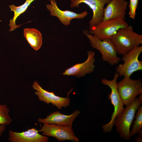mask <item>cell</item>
<instances>
[{
    "instance_id": "obj_1",
    "label": "cell",
    "mask_w": 142,
    "mask_h": 142,
    "mask_svg": "<svg viewBox=\"0 0 142 142\" xmlns=\"http://www.w3.org/2000/svg\"><path fill=\"white\" fill-rule=\"evenodd\" d=\"M117 54L123 55L142 44V35L134 31L129 25L119 29L110 39Z\"/></svg>"
},
{
    "instance_id": "obj_2",
    "label": "cell",
    "mask_w": 142,
    "mask_h": 142,
    "mask_svg": "<svg viewBox=\"0 0 142 142\" xmlns=\"http://www.w3.org/2000/svg\"><path fill=\"white\" fill-rule=\"evenodd\" d=\"M142 103V95L136 97L129 105L126 106L115 119L114 125L120 137L124 140L131 139L130 128L137 109Z\"/></svg>"
},
{
    "instance_id": "obj_3",
    "label": "cell",
    "mask_w": 142,
    "mask_h": 142,
    "mask_svg": "<svg viewBox=\"0 0 142 142\" xmlns=\"http://www.w3.org/2000/svg\"><path fill=\"white\" fill-rule=\"evenodd\" d=\"M89 40L91 46L97 49L102 55V60L107 62L111 65L118 63L121 59L117 56V53L115 46L110 39L100 40L92 34L87 30L83 31Z\"/></svg>"
},
{
    "instance_id": "obj_4",
    "label": "cell",
    "mask_w": 142,
    "mask_h": 142,
    "mask_svg": "<svg viewBox=\"0 0 142 142\" xmlns=\"http://www.w3.org/2000/svg\"><path fill=\"white\" fill-rule=\"evenodd\" d=\"M119 76L117 73H115L113 79L109 80L103 78L101 80L102 83L108 86L111 89V93L108 95V98L110 100L111 104L114 106V111L112 114L111 119L108 123L103 124L102 128L105 133H110L114 125L115 119L124 109V105L119 95L117 87V80Z\"/></svg>"
},
{
    "instance_id": "obj_5",
    "label": "cell",
    "mask_w": 142,
    "mask_h": 142,
    "mask_svg": "<svg viewBox=\"0 0 142 142\" xmlns=\"http://www.w3.org/2000/svg\"><path fill=\"white\" fill-rule=\"evenodd\" d=\"M118 91L124 104L127 106L132 102L136 97L142 94L141 79H133L130 77H124L117 83Z\"/></svg>"
},
{
    "instance_id": "obj_6",
    "label": "cell",
    "mask_w": 142,
    "mask_h": 142,
    "mask_svg": "<svg viewBox=\"0 0 142 142\" xmlns=\"http://www.w3.org/2000/svg\"><path fill=\"white\" fill-rule=\"evenodd\" d=\"M142 51V46H139L123 55V63L116 68V72L119 76L130 77L134 72L142 70V61L138 58Z\"/></svg>"
},
{
    "instance_id": "obj_7",
    "label": "cell",
    "mask_w": 142,
    "mask_h": 142,
    "mask_svg": "<svg viewBox=\"0 0 142 142\" xmlns=\"http://www.w3.org/2000/svg\"><path fill=\"white\" fill-rule=\"evenodd\" d=\"M128 25L125 19L120 18H115L102 21L90 30L89 32L90 34L102 40L110 39L119 29Z\"/></svg>"
},
{
    "instance_id": "obj_8",
    "label": "cell",
    "mask_w": 142,
    "mask_h": 142,
    "mask_svg": "<svg viewBox=\"0 0 142 142\" xmlns=\"http://www.w3.org/2000/svg\"><path fill=\"white\" fill-rule=\"evenodd\" d=\"M39 132L43 135L53 137L59 141L68 140L78 142L79 139L75 136L72 127L62 126L54 124L44 123Z\"/></svg>"
},
{
    "instance_id": "obj_9",
    "label": "cell",
    "mask_w": 142,
    "mask_h": 142,
    "mask_svg": "<svg viewBox=\"0 0 142 142\" xmlns=\"http://www.w3.org/2000/svg\"><path fill=\"white\" fill-rule=\"evenodd\" d=\"M32 87L36 90L34 94L37 96L39 101L47 104L51 103L60 109H61L62 107H67L70 104V100L69 95L73 88L67 93V97H62L56 95L53 92H49L44 90L37 81L34 82Z\"/></svg>"
},
{
    "instance_id": "obj_10",
    "label": "cell",
    "mask_w": 142,
    "mask_h": 142,
    "mask_svg": "<svg viewBox=\"0 0 142 142\" xmlns=\"http://www.w3.org/2000/svg\"><path fill=\"white\" fill-rule=\"evenodd\" d=\"M111 0H71V8L79 7V4L84 3L92 10L93 15L89 22V30L96 26L102 21L104 7Z\"/></svg>"
},
{
    "instance_id": "obj_11",
    "label": "cell",
    "mask_w": 142,
    "mask_h": 142,
    "mask_svg": "<svg viewBox=\"0 0 142 142\" xmlns=\"http://www.w3.org/2000/svg\"><path fill=\"white\" fill-rule=\"evenodd\" d=\"M88 57L84 62L77 64L66 70L63 73L64 75L75 76L78 78L83 77L86 74L90 73L94 71L95 66V52L88 51Z\"/></svg>"
},
{
    "instance_id": "obj_12",
    "label": "cell",
    "mask_w": 142,
    "mask_h": 142,
    "mask_svg": "<svg viewBox=\"0 0 142 142\" xmlns=\"http://www.w3.org/2000/svg\"><path fill=\"white\" fill-rule=\"evenodd\" d=\"M50 4H46V7L49 11L50 15L57 17L61 22L65 26L70 25L72 19H83L88 14V12L86 11L80 13H77L68 10L62 11L58 7L55 0H50Z\"/></svg>"
},
{
    "instance_id": "obj_13",
    "label": "cell",
    "mask_w": 142,
    "mask_h": 142,
    "mask_svg": "<svg viewBox=\"0 0 142 142\" xmlns=\"http://www.w3.org/2000/svg\"><path fill=\"white\" fill-rule=\"evenodd\" d=\"M39 132L34 128L21 132L9 130L8 140L11 142H47L48 137L40 134Z\"/></svg>"
},
{
    "instance_id": "obj_14",
    "label": "cell",
    "mask_w": 142,
    "mask_h": 142,
    "mask_svg": "<svg viewBox=\"0 0 142 142\" xmlns=\"http://www.w3.org/2000/svg\"><path fill=\"white\" fill-rule=\"evenodd\" d=\"M78 110H76L71 114L65 115L59 111L50 113L44 118H39L38 122L40 123L54 124L62 126L72 127L73 121L80 113Z\"/></svg>"
},
{
    "instance_id": "obj_15",
    "label": "cell",
    "mask_w": 142,
    "mask_h": 142,
    "mask_svg": "<svg viewBox=\"0 0 142 142\" xmlns=\"http://www.w3.org/2000/svg\"><path fill=\"white\" fill-rule=\"evenodd\" d=\"M128 4L125 0H111L104 8L102 21L117 18L125 19Z\"/></svg>"
},
{
    "instance_id": "obj_16",
    "label": "cell",
    "mask_w": 142,
    "mask_h": 142,
    "mask_svg": "<svg viewBox=\"0 0 142 142\" xmlns=\"http://www.w3.org/2000/svg\"><path fill=\"white\" fill-rule=\"evenodd\" d=\"M24 36L31 46L36 50H39L42 43L41 32L36 29L25 28L24 29Z\"/></svg>"
},
{
    "instance_id": "obj_17",
    "label": "cell",
    "mask_w": 142,
    "mask_h": 142,
    "mask_svg": "<svg viewBox=\"0 0 142 142\" xmlns=\"http://www.w3.org/2000/svg\"><path fill=\"white\" fill-rule=\"evenodd\" d=\"M35 0H26L25 3L21 5L17 6L14 4L9 6L11 10L14 13L13 17L10 20L9 26L10 27L9 32L12 31L20 27L22 24L17 25L16 21L17 18L24 13L32 2Z\"/></svg>"
},
{
    "instance_id": "obj_18",
    "label": "cell",
    "mask_w": 142,
    "mask_h": 142,
    "mask_svg": "<svg viewBox=\"0 0 142 142\" xmlns=\"http://www.w3.org/2000/svg\"><path fill=\"white\" fill-rule=\"evenodd\" d=\"M136 112L135 118V120L133 122L132 128L130 131L131 136L138 134L142 130V106H139Z\"/></svg>"
},
{
    "instance_id": "obj_19",
    "label": "cell",
    "mask_w": 142,
    "mask_h": 142,
    "mask_svg": "<svg viewBox=\"0 0 142 142\" xmlns=\"http://www.w3.org/2000/svg\"><path fill=\"white\" fill-rule=\"evenodd\" d=\"M10 110L7 106L0 103V124L9 125L12 119L9 115Z\"/></svg>"
},
{
    "instance_id": "obj_20",
    "label": "cell",
    "mask_w": 142,
    "mask_h": 142,
    "mask_svg": "<svg viewBox=\"0 0 142 142\" xmlns=\"http://www.w3.org/2000/svg\"><path fill=\"white\" fill-rule=\"evenodd\" d=\"M139 0H130L129 7V14L130 17L135 19L136 10L138 5Z\"/></svg>"
},
{
    "instance_id": "obj_21",
    "label": "cell",
    "mask_w": 142,
    "mask_h": 142,
    "mask_svg": "<svg viewBox=\"0 0 142 142\" xmlns=\"http://www.w3.org/2000/svg\"><path fill=\"white\" fill-rule=\"evenodd\" d=\"M6 126L5 125L0 124V139L2 134L6 130Z\"/></svg>"
},
{
    "instance_id": "obj_22",
    "label": "cell",
    "mask_w": 142,
    "mask_h": 142,
    "mask_svg": "<svg viewBox=\"0 0 142 142\" xmlns=\"http://www.w3.org/2000/svg\"><path fill=\"white\" fill-rule=\"evenodd\" d=\"M138 135L135 139V141L137 142H142V130H141L138 133Z\"/></svg>"
},
{
    "instance_id": "obj_23",
    "label": "cell",
    "mask_w": 142,
    "mask_h": 142,
    "mask_svg": "<svg viewBox=\"0 0 142 142\" xmlns=\"http://www.w3.org/2000/svg\"><path fill=\"white\" fill-rule=\"evenodd\" d=\"M2 21L0 19V22H1Z\"/></svg>"
}]
</instances>
